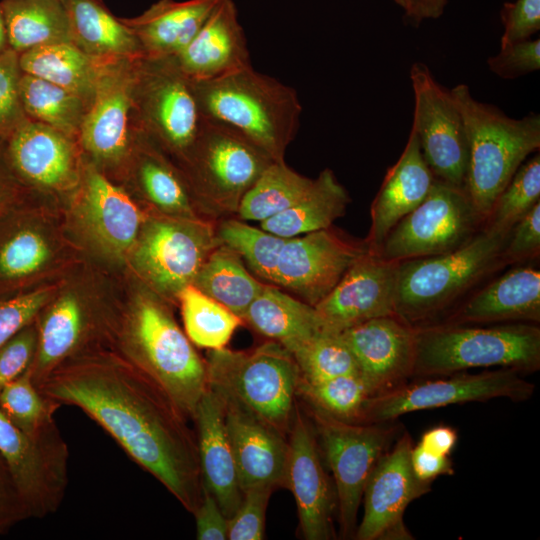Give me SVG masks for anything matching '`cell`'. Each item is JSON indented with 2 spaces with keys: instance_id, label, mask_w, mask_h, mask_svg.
Segmentation results:
<instances>
[{
  "instance_id": "b9f144b4",
  "label": "cell",
  "mask_w": 540,
  "mask_h": 540,
  "mask_svg": "<svg viewBox=\"0 0 540 540\" xmlns=\"http://www.w3.org/2000/svg\"><path fill=\"white\" fill-rule=\"evenodd\" d=\"M297 394L303 396L312 409L351 423H360L364 406L373 396L360 372L316 383H307L300 378Z\"/></svg>"
},
{
  "instance_id": "1f68e13d",
  "label": "cell",
  "mask_w": 540,
  "mask_h": 540,
  "mask_svg": "<svg viewBox=\"0 0 540 540\" xmlns=\"http://www.w3.org/2000/svg\"><path fill=\"white\" fill-rule=\"evenodd\" d=\"M350 197L331 169H324L295 204L260 222V228L283 238L322 230L345 214Z\"/></svg>"
},
{
  "instance_id": "cb8c5ba5",
  "label": "cell",
  "mask_w": 540,
  "mask_h": 540,
  "mask_svg": "<svg viewBox=\"0 0 540 540\" xmlns=\"http://www.w3.org/2000/svg\"><path fill=\"white\" fill-rule=\"evenodd\" d=\"M435 181L411 128L402 154L388 169L371 204V225L364 239L369 253L378 252L391 229L427 197Z\"/></svg>"
},
{
  "instance_id": "836d02e7",
  "label": "cell",
  "mask_w": 540,
  "mask_h": 540,
  "mask_svg": "<svg viewBox=\"0 0 540 540\" xmlns=\"http://www.w3.org/2000/svg\"><path fill=\"white\" fill-rule=\"evenodd\" d=\"M74 43L91 57L131 56L142 52L133 30L99 0H63Z\"/></svg>"
},
{
  "instance_id": "8992f818",
  "label": "cell",
  "mask_w": 540,
  "mask_h": 540,
  "mask_svg": "<svg viewBox=\"0 0 540 540\" xmlns=\"http://www.w3.org/2000/svg\"><path fill=\"white\" fill-rule=\"evenodd\" d=\"M123 355L155 380L191 420L208 388L205 360L157 297H138L122 332Z\"/></svg>"
},
{
  "instance_id": "816d5d0a",
  "label": "cell",
  "mask_w": 540,
  "mask_h": 540,
  "mask_svg": "<svg viewBox=\"0 0 540 540\" xmlns=\"http://www.w3.org/2000/svg\"><path fill=\"white\" fill-rule=\"evenodd\" d=\"M540 255V202L510 230L502 251L506 266L529 263Z\"/></svg>"
},
{
  "instance_id": "7c38bea8",
  "label": "cell",
  "mask_w": 540,
  "mask_h": 540,
  "mask_svg": "<svg viewBox=\"0 0 540 540\" xmlns=\"http://www.w3.org/2000/svg\"><path fill=\"white\" fill-rule=\"evenodd\" d=\"M0 452L30 518L54 514L65 497L69 461L68 445L55 420L26 433L0 411Z\"/></svg>"
},
{
  "instance_id": "c3c4849f",
  "label": "cell",
  "mask_w": 540,
  "mask_h": 540,
  "mask_svg": "<svg viewBox=\"0 0 540 540\" xmlns=\"http://www.w3.org/2000/svg\"><path fill=\"white\" fill-rule=\"evenodd\" d=\"M19 53L8 47L0 53V135L9 136L26 118L20 101Z\"/></svg>"
},
{
  "instance_id": "30bf717a",
  "label": "cell",
  "mask_w": 540,
  "mask_h": 540,
  "mask_svg": "<svg viewBox=\"0 0 540 540\" xmlns=\"http://www.w3.org/2000/svg\"><path fill=\"white\" fill-rule=\"evenodd\" d=\"M312 411L316 437L334 477L341 535L351 537L367 479L397 428L393 421L351 423Z\"/></svg>"
},
{
  "instance_id": "11a10c76",
  "label": "cell",
  "mask_w": 540,
  "mask_h": 540,
  "mask_svg": "<svg viewBox=\"0 0 540 540\" xmlns=\"http://www.w3.org/2000/svg\"><path fill=\"white\" fill-rule=\"evenodd\" d=\"M27 519H30L28 509L0 452V535Z\"/></svg>"
},
{
  "instance_id": "74e56055",
  "label": "cell",
  "mask_w": 540,
  "mask_h": 540,
  "mask_svg": "<svg viewBox=\"0 0 540 540\" xmlns=\"http://www.w3.org/2000/svg\"><path fill=\"white\" fill-rule=\"evenodd\" d=\"M138 179L147 200L164 213L163 216L210 220L188 180L157 154L145 155L138 168Z\"/></svg>"
},
{
  "instance_id": "f6af8a7d",
  "label": "cell",
  "mask_w": 540,
  "mask_h": 540,
  "mask_svg": "<svg viewBox=\"0 0 540 540\" xmlns=\"http://www.w3.org/2000/svg\"><path fill=\"white\" fill-rule=\"evenodd\" d=\"M60 406L34 385L29 368L0 392V411L17 428L33 433L54 420Z\"/></svg>"
},
{
  "instance_id": "4dcf8cb0",
  "label": "cell",
  "mask_w": 540,
  "mask_h": 540,
  "mask_svg": "<svg viewBox=\"0 0 540 540\" xmlns=\"http://www.w3.org/2000/svg\"><path fill=\"white\" fill-rule=\"evenodd\" d=\"M90 327L86 310L75 296H63L48 309L37 325V350L29 367L37 388L57 365L80 353Z\"/></svg>"
},
{
  "instance_id": "d6986e66",
  "label": "cell",
  "mask_w": 540,
  "mask_h": 540,
  "mask_svg": "<svg viewBox=\"0 0 540 540\" xmlns=\"http://www.w3.org/2000/svg\"><path fill=\"white\" fill-rule=\"evenodd\" d=\"M397 266L398 262L369 252L361 256L314 306L325 328L340 333L374 318L396 315Z\"/></svg>"
},
{
  "instance_id": "ffe728a7",
  "label": "cell",
  "mask_w": 540,
  "mask_h": 540,
  "mask_svg": "<svg viewBox=\"0 0 540 540\" xmlns=\"http://www.w3.org/2000/svg\"><path fill=\"white\" fill-rule=\"evenodd\" d=\"M373 396L413 376L416 328L396 315L374 318L340 332Z\"/></svg>"
},
{
  "instance_id": "4fadbf2b",
  "label": "cell",
  "mask_w": 540,
  "mask_h": 540,
  "mask_svg": "<svg viewBox=\"0 0 540 540\" xmlns=\"http://www.w3.org/2000/svg\"><path fill=\"white\" fill-rule=\"evenodd\" d=\"M520 374L515 369L499 368L478 374L459 372L449 377L404 383L393 390L370 397L364 406L360 423L390 422L414 411L493 398L525 401L533 395L535 385Z\"/></svg>"
},
{
  "instance_id": "6da1fadb",
  "label": "cell",
  "mask_w": 540,
  "mask_h": 540,
  "mask_svg": "<svg viewBox=\"0 0 540 540\" xmlns=\"http://www.w3.org/2000/svg\"><path fill=\"white\" fill-rule=\"evenodd\" d=\"M59 406L82 410L190 513L202 498L195 431L165 390L128 358L77 354L38 387Z\"/></svg>"
},
{
  "instance_id": "7a4b0ae2",
  "label": "cell",
  "mask_w": 540,
  "mask_h": 540,
  "mask_svg": "<svg viewBox=\"0 0 540 540\" xmlns=\"http://www.w3.org/2000/svg\"><path fill=\"white\" fill-rule=\"evenodd\" d=\"M194 89L204 118L235 129L275 161L284 160L302 112L295 89L251 65L194 82Z\"/></svg>"
},
{
  "instance_id": "e575fe53",
  "label": "cell",
  "mask_w": 540,
  "mask_h": 540,
  "mask_svg": "<svg viewBox=\"0 0 540 540\" xmlns=\"http://www.w3.org/2000/svg\"><path fill=\"white\" fill-rule=\"evenodd\" d=\"M23 73L61 86L84 100L94 97L100 72L75 43L41 45L19 53Z\"/></svg>"
},
{
  "instance_id": "f35d334b",
  "label": "cell",
  "mask_w": 540,
  "mask_h": 540,
  "mask_svg": "<svg viewBox=\"0 0 540 540\" xmlns=\"http://www.w3.org/2000/svg\"><path fill=\"white\" fill-rule=\"evenodd\" d=\"M19 95L24 112L66 136L80 131L84 99L77 94L26 73L21 74Z\"/></svg>"
},
{
  "instance_id": "94428289",
  "label": "cell",
  "mask_w": 540,
  "mask_h": 540,
  "mask_svg": "<svg viewBox=\"0 0 540 540\" xmlns=\"http://www.w3.org/2000/svg\"><path fill=\"white\" fill-rule=\"evenodd\" d=\"M399 7H401L408 18L413 24L417 25L422 20L420 17V1L419 0H393Z\"/></svg>"
},
{
  "instance_id": "db71d44e",
  "label": "cell",
  "mask_w": 540,
  "mask_h": 540,
  "mask_svg": "<svg viewBox=\"0 0 540 540\" xmlns=\"http://www.w3.org/2000/svg\"><path fill=\"white\" fill-rule=\"evenodd\" d=\"M500 17L503 24L500 47L530 39L540 29V0L506 2Z\"/></svg>"
},
{
  "instance_id": "be15d7a7",
  "label": "cell",
  "mask_w": 540,
  "mask_h": 540,
  "mask_svg": "<svg viewBox=\"0 0 540 540\" xmlns=\"http://www.w3.org/2000/svg\"><path fill=\"white\" fill-rule=\"evenodd\" d=\"M8 189L5 182L0 178V204L6 200Z\"/></svg>"
},
{
  "instance_id": "d4e9b609",
  "label": "cell",
  "mask_w": 540,
  "mask_h": 540,
  "mask_svg": "<svg viewBox=\"0 0 540 540\" xmlns=\"http://www.w3.org/2000/svg\"><path fill=\"white\" fill-rule=\"evenodd\" d=\"M173 59L194 82L250 66L247 40L233 0H220L192 41Z\"/></svg>"
},
{
  "instance_id": "ee69618b",
  "label": "cell",
  "mask_w": 540,
  "mask_h": 540,
  "mask_svg": "<svg viewBox=\"0 0 540 540\" xmlns=\"http://www.w3.org/2000/svg\"><path fill=\"white\" fill-rule=\"evenodd\" d=\"M292 355L301 380L307 383L359 372L355 357L340 333L324 331Z\"/></svg>"
},
{
  "instance_id": "f546056e",
  "label": "cell",
  "mask_w": 540,
  "mask_h": 540,
  "mask_svg": "<svg viewBox=\"0 0 540 540\" xmlns=\"http://www.w3.org/2000/svg\"><path fill=\"white\" fill-rule=\"evenodd\" d=\"M242 319L291 354L328 331L314 306L272 284L264 285Z\"/></svg>"
},
{
  "instance_id": "9a60e30c",
  "label": "cell",
  "mask_w": 540,
  "mask_h": 540,
  "mask_svg": "<svg viewBox=\"0 0 540 540\" xmlns=\"http://www.w3.org/2000/svg\"><path fill=\"white\" fill-rule=\"evenodd\" d=\"M367 252L364 240H354L332 226L289 238L279 256L274 285L315 306Z\"/></svg>"
},
{
  "instance_id": "52a82bcc",
  "label": "cell",
  "mask_w": 540,
  "mask_h": 540,
  "mask_svg": "<svg viewBox=\"0 0 540 540\" xmlns=\"http://www.w3.org/2000/svg\"><path fill=\"white\" fill-rule=\"evenodd\" d=\"M208 385L288 436L301 378L293 355L275 341L251 351L209 350Z\"/></svg>"
},
{
  "instance_id": "277c9868",
  "label": "cell",
  "mask_w": 540,
  "mask_h": 540,
  "mask_svg": "<svg viewBox=\"0 0 540 540\" xmlns=\"http://www.w3.org/2000/svg\"><path fill=\"white\" fill-rule=\"evenodd\" d=\"M451 94L461 113L468 144L464 190L484 220L526 158L540 148V116L514 119L478 101L466 84Z\"/></svg>"
},
{
  "instance_id": "f5cc1de1",
  "label": "cell",
  "mask_w": 540,
  "mask_h": 540,
  "mask_svg": "<svg viewBox=\"0 0 540 540\" xmlns=\"http://www.w3.org/2000/svg\"><path fill=\"white\" fill-rule=\"evenodd\" d=\"M488 69L503 79H514L540 69V39H527L500 47L487 59Z\"/></svg>"
},
{
  "instance_id": "f907efd6",
  "label": "cell",
  "mask_w": 540,
  "mask_h": 540,
  "mask_svg": "<svg viewBox=\"0 0 540 540\" xmlns=\"http://www.w3.org/2000/svg\"><path fill=\"white\" fill-rule=\"evenodd\" d=\"M38 344L34 321L23 327L0 348V392L31 366Z\"/></svg>"
},
{
  "instance_id": "bcb514c9",
  "label": "cell",
  "mask_w": 540,
  "mask_h": 540,
  "mask_svg": "<svg viewBox=\"0 0 540 540\" xmlns=\"http://www.w3.org/2000/svg\"><path fill=\"white\" fill-rule=\"evenodd\" d=\"M49 249L35 230H14L0 243V281L15 282L36 272L46 262Z\"/></svg>"
},
{
  "instance_id": "ac0fdd59",
  "label": "cell",
  "mask_w": 540,
  "mask_h": 540,
  "mask_svg": "<svg viewBox=\"0 0 540 540\" xmlns=\"http://www.w3.org/2000/svg\"><path fill=\"white\" fill-rule=\"evenodd\" d=\"M148 60L140 82L146 125L161 143L184 159L203 119L194 82L173 58Z\"/></svg>"
},
{
  "instance_id": "680465c9",
  "label": "cell",
  "mask_w": 540,
  "mask_h": 540,
  "mask_svg": "<svg viewBox=\"0 0 540 540\" xmlns=\"http://www.w3.org/2000/svg\"><path fill=\"white\" fill-rule=\"evenodd\" d=\"M457 439V432L453 428L439 425L427 430L419 444L433 452L449 456L456 446Z\"/></svg>"
},
{
  "instance_id": "44dd1931",
  "label": "cell",
  "mask_w": 540,
  "mask_h": 540,
  "mask_svg": "<svg viewBox=\"0 0 540 540\" xmlns=\"http://www.w3.org/2000/svg\"><path fill=\"white\" fill-rule=\"evenodd\" d=\"M539 322L540 271L533 264L523 263L513 265L508 271L479 286L442 323L483 325Z\"/></svg>"
},
{
  "instance_id": "8d00e7d4",
  "label": "cell",
  "mask_w": 540,
  "mask_h": 540,
  "mask_svg": "<svg viewBox=\"0 0 540 540\" xmlns=\"http://www.w3.org/2000/svg\"><path fill=\"white\" fill-rule=\"evenodd\" d=\"M314 179L291 169L284 160L273 161L243 196L236 216L243 221H264L295 204Z\"/></svg>"
},
{
  "instance_id": "7bdbcfd3",
  "label": "cell",
  "mask_w": 540,
  "mask_h": 540,
  "mask_svg": "<svg viewBox=\"0 0 540 540\" xmlns=\"http://www.w3.org/2000/svg\"><path fill=\"white\" fill-rule=\"evenodd\" d=\"M540 202V155L524 161L495 200L484 229L508 234Z\"/></svg>"
},
{
  "instance_id": "7402d4cb",
  "label": "cell",
  "mask_w": 540,
  "mask_h": 540,
  "mask_svg": "<svg viewBox=\"0 0 540 540\" xmlns=\"http://www.w3.org/2000/svg\"><path fill=\"white\" fill-rule=\"evenodd\" d=\"M217 392L223 401L226 428L242 491L255 485L283 486L288 437L238 401Z\"/></svg>"
},
{
  "instance_id": "5b68a950",
  "label": "cell",
  "mask_w": 540,
  "mask_h": 540,
  "mask_svg": "<svg viewBox=\"0 0 540 540\" xmlns=\"http://www.w3.org/2000/svg\"><path fill=\"white\" fill-rule=\"evenodd\" d=\"M415 328V377L448 376L482 367L520 372L540 368V328L533 323L486 327L434 323Z\"/></svg>"
},
{
  "instance_id": "6125c7cd",
  "label": "cell",
  "mask_w": 540,
  "mask_h": 540,
  "mask_svg": "<svg viewBox=\"0 0 540 540\" xmlns=\"http://www.w3.org/2000/svg\"><path fill=\"white\" fill-rule=\"evenodd\" d=\"M8 47L9 46L7 41L5 22L3 18L2 8L0 5V53H2Z\"/></svg>"
},
{
  "instance_id": "681fc988",
  "label": "cell",
  "mask_w": 540,
  "mask_h": 540,
  "mask_svg": "<svg viewBox=\"0 0 540 540\" xmlns=\"http://www.w3.org/2000/svg\"><path fill=\"white\" fill-rule=\"evenodd\" d=\"M48 299L49 291L46 289L0 298V348L35 320Z\"/></svg>"
},
{
  "instance_id": "60d3db41",
  "label": "cell",
  "mask_w": 540,
  "mask_h": 540,
  "mask_svg": "<svg viewBox=\"0 0 540 540\" xmlns=\"http://www.w3.org/2000/svg\"><path fill=\"white\" fill-rule=\"evenodd\" d=\"M215 232L220 245L235 252L256 277L274 285L279 256L289 238L231 217L217 220Z\"/></svg>"
},
{
  "instance_id": "603a6c76",
  "label": "cell",
  "mask_w": 540,
  "mask_h": 540,
  "mask_svg": "<svg viewBox=\"0 0 540 540\" xmlns=\"http://www.w3.org/2000/svg\"><path fill=\"white\" fill-rule=\"evenodd\" d=\"M191 420L195 425L202 485L214 495L229 519L241 504L243 491L226 428L223 401L209 385Z\"/></svg>"
},
{
  "instance_id": "5bb4252c",
  "label": "cell",
  "mask_w": 540,
  "mask_h": 540,
  "mask_svg": "<svg viewBox=\"0 0 540 540\" xmlns=\"http://www.w3.org/2000/svg\"><path fill=\"white\" fill-rule=\"evenodd\" d=\"M409 75L414 95L412 129L422 155L437 180L463 188L468 144L451 91L434 78L423 62H414Z\"/></svg>"
},
{
  "instance_id": "ab89813d",
  "label": "cell",
  "mask_w": 540,
  "mask_h": 540,
  "mask_svg": "<svg viewBox=\"0 0 540 540\" xmlns=\"http://www.w3.org/2000/svg\"><path fill=\"white\" fill-rule=\"evenodd\" d=\"M177 299L185 333L197 346L209 350L225 348L235 330L243 324L242 318L192 284L183 288Z\"/></svg>"
},
{
  "instance_id": "ba28073f",
  "label": "cell",
  "mask_w": 540,
  "mask_h": 540,
  "mask_svg": "<svg viewBox=\"0 0 540 540\" xmlns=\"http://www.w3.org/2000/svg\"><path fill=\"white\" fill-rule=\"evenodd\" d=\"M184 160L187 180L205 215L215 222L236 215L243 196L275 161L235 129L204 117Z\"/></svg>"
},
{
  "instance_id": "484cf974",
  "label": "cell",
  "mask_w": 540,
  "mask_h": 540,
  "mask_svg": "<svg viewBox=\"0 0 540 540\" xmlns=\"http://www.w3.org/2000/svg\"><path fill=\"white\" fill-rule=\"evenodd\" d=\"M134 84V77L129 72L100 74L92 106L80 127L82 143L95 157L115 160L127 148Z\"/></svg>"
},
{
  "instance_id": "e0dca14e",
  "label": "cell",
  "mask_w": 540,
  "mask_h": 540,
  "mask_svg": "<svg viewBox=\"0 0 540 540\" xmlns=\"http://www.w3.org/2000/svg\"><path fill=\"white\" fill-rule=\"evenodd\" d=\"M283 486L295 499L303 538L331 539L333 514L337 509L335 490L325 472L314 427L297 404L288 434Z\"/></svg>"
},
{
  "instance_id": "2e32d148",
  "label": "cell",
  "mask_w": 540,
  "mask_h": 540,
  "mask_svg": "<svg viewBox=\"0 0 540 540\" xmlns=\"http://www.w3.org/2000/svg\"><path fill=\"white\" fill-rule=\"evenodd\" d=\"M412 439L404 432L378 459L363 491L364 513L355 539H411L403 515L408 505L431 490L411 464Z\"/></svg>"
},
{
  "instance_id": "4316f807",
  "label": "cell",
  "mask_w": 540,
  "mask_h": 540,
  "mask_svg": "<svg viewBox=\"0 0 540 540\" xmlns=\"http://www.w3.org/2000/svg\"><path fill=\"white\" fill-rule=\"evenodd\" d=\"M11 166L26 180L58 188L71 182L73 152L65 134L38 121L25 119L9 136Z\"/></svg>"
},
{
  "instance_id": "d590c367",
  "label": "cell",
  "mask_w": 540,
  "mask_h": 540,
  "mask_svg": "<svg viewBox=\"0 0 540 540\" xmlns=\"http://www.w3.org/2000/svg\"><path fill=\"white\" fill-rule=\"evenodd\" d=\"M192 285L243 318L265 284L246 269L235 252L219 245L206 258Z\"/></svg>"
},
{
  "instance_id": "f1b7e54d",
  "label": "cell",
  "mask_w": 540,
  "mask_h": 540,
  "mask_svg": "<svg viewBox=\"0 0 540 540\" xmlns=\"http://www.w3.org/2000/svg\"><path fill=\"white\" fill-rule=\"evenodd\" d=\"M220 0H160L126 20L148 58H174L195 37Z\"/></svg>"
},
{
  "instance_id": "6f0895ef",
  "label": "cell",
  "mask_w": 540,
  "mask_h": 540,
  "mask_svg": "<svg viewBox=\"0 0 540 540\" xmlns=\"http://www.w3.org/2000/svg\"><path fill=\"white\" fill-rule=\"evenodd\" d=\"M411 464L415 475L422 481L430 482L441 475L453 473L449 456L433 452L421 444L413 446Z\"/></svg>"
},
{
  "instance_id": "83f0119b",
  "label": "cell",
  "mask_w": 540,
  "mask_h": 540,
  "mask_svg": "<svg viewBox=\"0 0 540 540\" xmlns=\"http://www.w3.org/2000/svg\"><path fill=\"white\" fill-rule=\"evenodd\" d=\"M82 212L93 237L116 256L134 248L145 221L129 196L95 170L86 178Z\"/></svg>"
},
{
  "instance_id": "7dc6e473",
  "label": "cell",
  "mask_w": 540,
  "mask_h": 540,
  "mask_svg": "<svg viewBox=\"0 0 540 540\" xmlns=\"http://www.w3.org/2000/svg\"><path fill=\"white\" fill-rule=\"evenodd\" d=\"M270 485H255L243 491L241 504L228 519L229 540H261L265 532V516L271 493Z\"/></svg>"
},
{
  "instance_id": "8fae6325",
  "label": "cell",
  "mask_w": 540,
  "mask_h": 540,
  "mask_svg": "<svg viewBox=\"0 0 540 540\" xmlns=\"http://www.w3.org/2000/svg\"><path fill=\"white\" fill-rule=\"evenodd\" d=\"M219 245L214 221L153 217L144 221L133 248V263L157 293L178 298Z\"/></svg>"
},
{
  "instance_id": "9c48e42d",
  "label": "cell",
  "mask_w": 540,
  "mask_h": 540,
  "mask_svg": "<svg viewBox=\"0 0 540 540\" xmlns=\"http://www.w3.org/2000/svg\"><path fill=\"white\" fill-rule=\"evenodd\" d=\"M483 219L462 187L435 181L427 197L387 234L380 258L401 262L440 255L470 241Z\"/></svg>"
},
{
  "instance_id": "9f6ffc18",
  "label": "cell",
  "mask_w": 540,
  "mask_h": 540,
  "mask_svg": "<svg viewBox=\"0 0 540 540\" xmlns=\"http://www.w3.org/2000/svg\"><path fill=\"white\" fill-rule=\"evenodd\" d=\"M196 538L199 540H225L228 518L222 512L214 495L202 485V498L194 511Z\"/></svg>"
},
{
  "instance_id": "d6a6232c",
  "label": "cell",
  "mask_w": 540,
  "mask_h": 540,
  "mask_svg": "<svg viewBox=\"0 0 540 540\" xmlns=\"http://www.w3.org/2000/svg\"><path fill=\"white\" fill-rule=\"evenodd\" d=\"M8 46L17 53L41 45L72 42L63 0H2Z\"/></svg>"
},
{
  "instance_id": "91938a15",
  "label": "cell",
  "mask_w": 540,
  "mask_h": 540,
  "mask_svg": "<svg viewBox=\"0 0 540 540\" xmlns=\"http://www.w3.org/2000/svg\"><path fill=\"white\" fill-rule=\"evenodd\" d=\"M421 20L439 18L448 3V0H419Z\"/></svg>"
},
{
  "instance_id": "3957f363",
  "label": "cell",
  "mask_w": 540,
  "mask_h": 540,
  "mask_svg": "<svg viewBox=\"0 0 540 540\" xmlns=\"http://www.w3.org/2000/svg\"><path fill=\"white\" fill-rule=\"evenodd\" d=\"M508 236L482 228L453 251L398 262L396 315L413 327L430 324L507 267L502 251Z\"/></svg>"
}]
</instances>
